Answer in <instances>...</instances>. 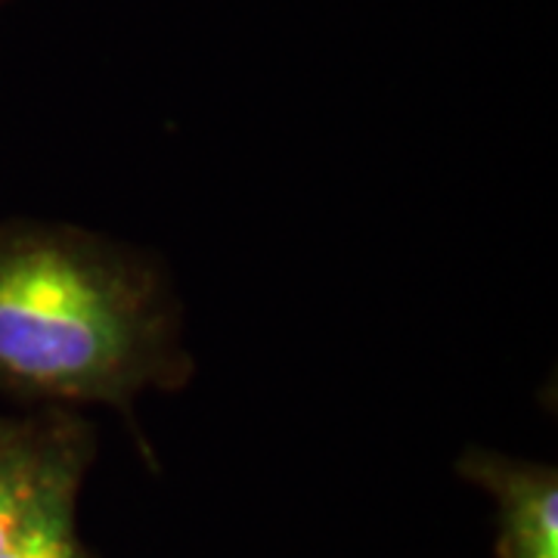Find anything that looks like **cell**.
<instances>
[{
    "label": "cell",
    "mask_w": 558,
    "mask_h": 558,
    "mask_svg": "<svg viewBox=\"0 0 558 558\" xmlns=\"http://www.w3.org/2000/svg\"><path fill=\"white\" fill-rule=\"evenodd\" d=\"M193 369L171 282L146 255L65 223L0 233V379L57 403L131 407Z\"/></svg>",
    "instance_id": "obj_1"
},
{
    "label": "cell",
    "mask_w": 558,
    "mask_h": 558,
    "mask_svg": "<svg viewBox=\"0 0 558 558\" xmlns=\"http://www.w3.org/2000/svg\"><path fill=\"white\" fill-rule=\"evenodd\" d=\"M459 472L494 499L497 558H558L556 465L472 447Z\"/></svg>",
    "instance_id": "obj_2"
},
{
    "label": "cell",
    "mask_w": 558,
    "mask_h": 558,
    "mask_svg": "<svg viewBox=\"0 0 558 558\" xmlns=\"http://www.w3.org/2000/svg\"><path fill=\"white\" fill-rule=\"evenodd\" d=\"M84 465L87 428L62 450L28 519L22 521L16 537L10 539L0 558H87L78 537V487Z\"/></svg>",
    "instance_id": "obj_3"
},
{
    "label": "cell",
    "mask_w": 558,
    "mask_h": 558,
    "mask_svg": "<svg viewBox=\"0 0 558 558\" xmlns=\"http://www.w3.org/2000/svg\"><path fill=\"white\" fill-rule=\"evenodd\" d=\"M84 432L78 418H69L62 432H47L40 438L0 435V553L16 537L28 519L47 475L53 472L62 450Z\"/></svg>",
    "instance_id": "obj_4"
},
{
    "label": "cell",
    "mask_w": 558,
    "mask_h": 558,
    "mask_svg": "<svg viewBox=\"0 0 558 558\" xmlns=\"http://www.w3.org/2000/svg\"><path fill=\"white\" fill-rule=\"evenodd\" d=\"M0 435H3V428H0Z\"/></svg>",
    "instance_id": "obj_5"
}]
</instances>
